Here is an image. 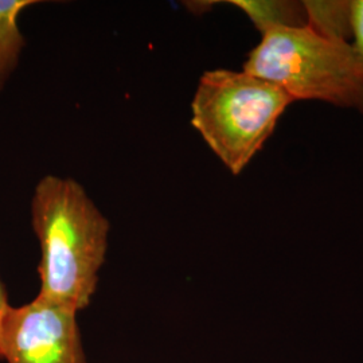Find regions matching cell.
Masks as SVG:
<instances>
[{
    "label": "cell",
    "instance_id": "6da1fadb",
    "mask_svg": "<svg viewBox=\"0 0 363 363\" xmlns=\"http://www.w3.org/2000/svg\"><path fill=\"white\" fill-rule=\"evenodd\" d=\"M31 214L40 247L38 296L85 310L104 265L109 222L78 182L54 175L37 184Z\"/></svg>",
    "mask_w": 363,
    "mask_h": 363
},
{
    "label": "cell",
    "instance_id": "7a4b0ae2",
    "mask_svg": "<svg viewBox=\"0 0 363 363\" xmlns=\"http://www.w3.org/2000/svg\"><path fill=\"white\" fill-rule=\"evenodd\" d=\"M292 103L281 88L244 70H208L195 91L191 124L220 162L238 175Z\"/></svg>",
    "mask_w": 363,
    "mask_h": 363
},
{
    "label": "cell",
    "instance_id": "3957f363",
    "mask_svg": "<svg viewBox=\"0 0 363 363\" xmlns=\"http://www.w3.org/2000/svg\"><path fill=\"white\" fill-rule=\"evenodd\" d=\"M244 72L277 85L294 101L320 100L363 113V69L351 43L325 38L310 26L262 34Z\"/></svg>",
    "mask_w": 363,
    "mask_h": 363
},
{
    "label": "cell",
    "instance_id": "277c9868",
    "mask_svg": "<svg viewBox=\"0 0 363 363\" xmlns=\"http://www.w3.org/2000/svg\"><path fill=\"white\" fill-rule=\"evenodd\" d=\"M78 312L37 298L10 307L0 333V358L7 363H88Z\"/></svg>",
    "mask_w": 363,
    "mask_h": 363
},
{
    "label": "cell",
    "instance_id": "5b68a950",
    "mask_svg": "<svg viewBox=\"0 0 363 363\" xmlns=\"http://www.w3.org/2000/svg\"><path fill=\"white\" fill-rule=\"evenodd\" d=\"M232 4L247 13L261 34L274 28H304L310 26L303 1L234 0Z\"/></svg>",
    "mask_w": 363,
    "mask_h": 363
},
{
    "label": "cell",
    "instance_id": "8992f818",
    "mask_svg": "<svg viewBox=\"0 0 363 363\" xmlns=\"http://www.w3.org/2000/svg\"><path fill=\"white\" fill-rule=\"evenodd\" d=\"M35 3V0H0V91L13 74L26 45L18 26L19 15Z\"/></svg>",
    "mask_w": 363,
    "mask_h": 363
},
{
    "label": "cell",
    "instance_id": "52a82bcc",
    "mask_svg": "<svg viewBox=\"0 0 363 363\" xmlns=\"http://www.w3.org/2000/svg\"><path fill=\"white\" fill-rule=\"evenodd\" d=\"M310 27L319 35L335 42L349 43L351 30V1L307 0L303 1Z\"/></svg>",
    "mask_w": 363,
    "mask_h": 363
},
{
    "label": "cell",
    "instance_id": "ba28073f",
    "mask_svg": "<svg viewBox=\"0 0 363 363\" xmlns=\"http://www.w3.org/2000/svg\"><path fill=\"white\" fill-rule=\"evenodd\" d=\"M351 30L354 38L351 48L363 69V0L351 1Z\"/></svg>",
    "mask_w": 363,
    "mask_h": 363
},
{
    "label": "cell",
    "instance_id": "9c48e42d",
    "mask_svg": "<svg viewBox=\"0 0 363 363\" xmlns=\"http://www.w3.org/2000/svg\"><path fill=\"white\" fill-rule=\"evenodd\" d=\"M10 307H11V306H10V303H9L7 292H6V289H4L3 283L0 281V333H1V325H3L4 316H6V313H7ZM0 361H1V358H0Z\"/></svg>",
    "mask_w": 363,
    "mask_h": 363
}]
</instances>
